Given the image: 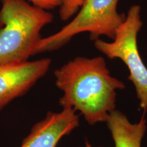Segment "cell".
Masks as SVG:
<instances>
[{
    "label": "cell",
    "mask_w": 147,
    "mask_h": 147,
    "mask_svg": "<svg viewBox=\"0 0 147 147\" xmlns=\"http://www.w3.org/2000/svg\"><path fill=\"white\" fill-rule=\"evenodd\" d=\"M55 84L63 92L59 101L62 108H72L90 125L106 123L116 110L117 91L123 82L110 74L102 56L77 57L54 72Z\"/></svg>",
    "instance_id": "obj_1"
},
{
    "label": "cell",
    "mask_w": 147,
    "mask_h": 147,
    "mask_svg": "<svg viewBox=\"0 0 147 147\" xmlns=\"http://www.w3.org/2000/svg\"><path fill=\"white\" fill-rule=\"evenodd\" d=\"M0 64L28 61L42 39L41 31L53 21L46 9L27 0H1Z\"/></svg>",
    "instance_id": "obj_2"
},
{
    "label": "cell",
    "mask_w": 147,
    "mask_h": 147,
    "mask_svg": "<svg viewBox=\"0 0 147 147\" xmlns=\"http://www.w3.org/2000/svg\"><path fill=\"white\" fill-rule=\"evenodd\" d=\"M119 0H84L74 18L61 29L42 38L34 55L60 49L74 36L89 32L92 40L104 36L114 40L116 32L126 16L117 12Z\"/></svg>",
    "instance_id": "obj_3"
},
{
    "label": "cell",
    "mask_w": 147,
    "mask_h": 147,
    "mask_svg": "<svg viewBox=\"0 0 147 147\" xmlns=\"http://www.w3.org/2000/svg\"><path fill=\"white\" fill-rule=\"evenodd\" d=\"M139 5L129 9L125 19L117 29L112 42L95 40L97 51L110 59H119L128 67V79L134 84L140 106L147 111V67L143 63L138 48V34L142 27Z\"/></svg>",
    "instance_id": "obj_4"
},
{
    "label": "cell",
    "mask_w": 147,
    "mask_h": 147,
    "mask_svg": "<svg viewBox=\"0 0 147 147\" xmlns=\"http://www.w3.org/2000/svg\"><path fill=\"white\" fill-rule=\"evenodd\" d=\"M51 59L0 64V110L25 95L49 71Z\"/></svg>",
    "instance_id": "obj_5"
},
{
    "label": "cell",
    "mask_w": 147,
    "mask_h": 147,
    "mask_svg": "<svg viewBox=\"0 0 147 147\" xmlns=\"http://www.w3.org/2000/svg\"><path fill=\"white\" fill-rule=\"evenodd\" d=\"M79 115L72 108L48 112L36 123L19 147H56L61 139L79 125Z\"/></svg>",
    "instance_id": "obj_6"
},
{
    "label": "cell",
    "mask_w": 147,
    "mask_h": 147,
    "mask_svg": "<svg viewBox=\"0 0 147 147\" xmlns=\"http://www.w3.org/2000/svg\"><path fill=\"white\" fill-rule=\"evenodd\" d=\"M106 123L115 147H141L147 128L143 117L138 123H131L122 112L115 110Z\"/></svg>",
    "instance_id": "obj_7"
},
{
    "label": "cell",
    "mask_w": 147,
    "mask_h": 147,
    "mask_svg": "<svg viewBox=\"0 0 147 147\" xmlns=\"http://www.w3.org/2000/svg\"><path fill=\"white\" fill-rule=\"evenodd\" d=\"M84 0H60L61 5L59 9V16L62 21H67L74 16Z\"/></svg>",
    "instance_id": "obj_8"
},
{
    "label": "cell",
    "mask_w": 147,
    "mask_h": 147,
    "mask_svg": "<svg viewBox=\"0 0 147 147\" xmlns=\"http://www.w3.org/2000/svg\"><path fill=\"white\" fill-rule=\"evenodd\" d=\"M32 4L40 6L47 10L60 7V0H27Z\"/></svg>",
    "instance_id": "obj_9"
},
{
    "label": "cell",
    "mask_w": 147,
    "mask_h": 147,
    "mask_svg": "<svg viewBox=\"0 0 147 147\" xmlns=\"http://www.w3.org/2000/svg\"><path fill=\"white\" fill-rule=\"evenodd\" d=\"M78 147H96V146H92V145L89 142V141L86 140V142H84V146H78ZM99 147H101V146H99Z\"/></svg>",
    "instance_id": "obj_10"
}]
</instances>
